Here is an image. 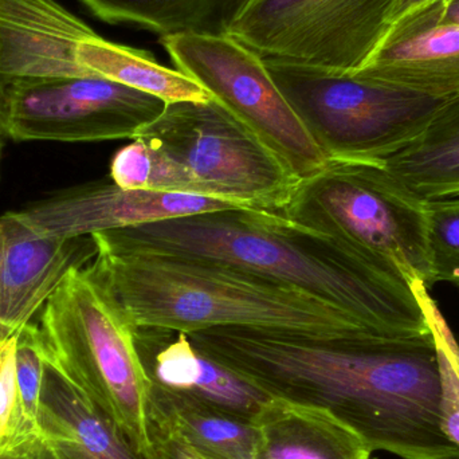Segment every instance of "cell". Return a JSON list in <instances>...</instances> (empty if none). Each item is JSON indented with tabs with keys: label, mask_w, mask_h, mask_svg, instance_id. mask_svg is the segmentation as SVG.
I'll use <instances>...</instances> for the list:
<instances>
[{
	"label": "cell",
	"mask_w": 459,
	"mask_h": 459,
	"mask_svg": "<svg viewBox=\"0 0 459 459\" xmlns=\"http://www.w3.org/2000/svg\"><path fill=\"white\" fill-rule=\"evenodd\" d=\"M202 352L272 399L325 410L368 445L402 459H459L442 414L447 334L334 336L212 328L188 334Z\"/></svg>",
	"instance_id": "6da1fadb"
},
{
	"label": "cell",
	"mask_w": 459,
	"mask_h": 459,
	"mask_svg": "<svg viewBox=\"0 0 459 459\" xmlns=\"http://www.w3.org/2000/svg\"><path fill=\"white\" fill-rule=\"evenodd\" d=\"M96 247L232 267L304 291L372 331L431 332L423 285L269 210L234 207L91 235Z\"/></svg>",
	"instance_id": "7a4b0ae2"
},
{
	"label": "cell",
	"mask_w": 459,
	"mask_h": 459,
	"mask_svg": "<svg viewBox=\"0 0 459 459\" xmlns=\"http://www.w3.org/2000/svg\"><path fill=\"white\" fill-rule=\"evenodd\" d=\"M88 267L134 328L187 334L226 326L313 336L377 332L304 291L222 264L96 247Z\"/></svg>",
	"instance_id": "3957f363"
},
{
	"label": "cell",
	"mask_w": 459,
	"mask_h": 459,
	"mask_svg": "<svg viewBox=\"0 0 459 459\" xmlns=\"http://www.w3.org/2000/svg\"><path fill=\"white\" fill-rule=\"evenodd\" d=\"M46 348L67 377L142 452H152L150 380L129 323L88 266L70 270L40 316Z\"/></svg>",
	"instance_id": "277c9868"
},
{
	"label": "cell",
	"mask_w": 459,
	"mask_h": 459,
	"mask_svg": "<svg viewBox=\"0 0 459 459\" xmlns=\"http://www.w3.org/2000/svg\"><path fill=\"white\" fill-rule=\"evenodd\" d=\"M426 204L382 163H329L299 180L277 212L428 289Z\"/></svg>",
	"instance_id": "5b68a950"
},
{
	"label": "cell",
	"mask_w": 459,
	"mask_h": 459,
	"mask_svg": "<svg viewBox=\"0 0 459 459\" xmlns=\"http://www.w3.org/2000/svg\"><path fill=\"white\" fill-rule=\"evenodd\" d=\"M264 66L329 163H383L420 136L446 101L355 74Z\"/></svg>",
	"instance_id": "8992f818"
},
{
	"label": "cell",
	"mask_w": 459,
	"mask_h": 459,
	"mask_svg": "<svg viewBox=\"0 0 459 459\" xmlns=\"http://www.w3.org/2000/svg\"><path fill=\"white\" fill-rule=\"evenodd\" d=\"M136 139L187 169L206 198L277 212L299 182L214 99L169 102Z\"/></svg>",
	"instance_id": "52a82bcc"
},
{
	"label": "cell",
	"mask_w": 459,
	"mask_h": 459,
	"mask_svg": "<svg viewBox=\"0 0 459 459\" xmlns=\"http://www.w3.org/2000/svg\"><path fill=\"white\" fill-rule=\"evenodd\" d=\"M394 0H250L230 37L264 62L352 74L390 29Z\"/></svg>",
	"instance_id": "ba28073f"
},
{
	"label": "cell",
	"mask_w": 459,
	"mask_h": 459,
	"mask_svg": "<svg viewBox=\"0 0 459 459\" xmlns=\"http://www.w3.org/2000/svg\"><path fill=\"white\" fill-rule=\"evenodd\" d=\"M152 94L97 75L0 80V136L13 142L136 139L166 109Z\"/></svg>",
	"instance_id": "9c48e42d"
},
{
	"label": "cell",
	"mask_w": 459,
	"mask_h": 459,
	"mask_svg": "<svg viewBox=\"0 0 459 459\" xmlns=\"http://www.w3.org/2000/svg\"><path fill=\"white\" fill-rule=\"evenodd\" d=\"M160 40L178 70L206 89L297 179H307L328 166V159L253 51L230 35H172Z\"/></svg>",
	"instance_id": "30bf717a"
},
{
	"label": "cell",
	"mask_w": 459,
	"mask_h": 459,
	"mask_svg": "<svg viewBox=\"0 0 459 459\" xmlns=\"http://www.w3.org/2000/svg\"><path fill=\"white\" fill-rule=\"evenodd\" d=\"M234 207L242 206L206 196L126 190L110 179L61 191L19 214L42 237L69 239Z\"/></svg>",
	"instance_id": "8fae6325"
},
{
	"label": "cell",
	"mask_w": 459,
	"mask_h": 459,
	"mask_svg": "<svg viewBox=\"0 0 459 459\" xmlns=\"http://www.w3.org/2000/svg\"><path fill=\"white\" fill-rule=\"evenodd\" d=\"M96 256L91 237L48 238L19 212L0 217V344L18 334L45 307L70 270Z\"/></svg>",
	"instance_id": "7c38bea8"
},
{
	"label": "cell",
	"mask_w": 459,
	"mask_h": 459,
	"mask_svg": "<svg viewBox=\"0 0 459 459\" xmlns=\"http://www.w3.org/2000/svg\"><path fill=\"white\" fill-rule=\"evenodd\" d=\"M442 8L444 0H433L396 19L352 74L436 99L458 96L459 26L442 21Z\"/></svg>",
	"instance_id": "4fadbf2b"
},
{
	"label": "cell",
	"mask_w": 459,
	"mask_h": 459,
	"mask_svg": "<svg viewBox=\"0 0 459 459\" xmlns=\"http://www.w3.org/2000/svg\"><path fill=\"white\" fill-rule=\"evenodd\" d=\"M134 342L151 387L254 420L269 396L202 352L187 333L144 326Z\"/></svg>",
	"instance_id": "5bb4252c"
},
{
	"label": "cell",
	"mask_w": 459,
	"mask_h": 459,
	"mask_svg": "<svg viewBox=\"0 0 459 459\" xmlns=\"http://www.w3.org/2000/svg\"><path fill=\"white\" fill-rule=\"evenodd\" d=\"M38 426L62 459H160L137 449L78 388L46 348Z\"/></svg>",
	"instance_id": "9a60e30c"
},
{
	"label": "cell",
	"mask_w": 459,
	"mask_h": 459,
	"mask_svg": "<svg viewBox=\"0 0 459 459\" xmlns=\"http://www.w3.org/2000/svg\"><path fill=\"white\" fill-rule=\"evenodd\" d=\"M254 459H369L358 433L325 410L270 398L254 418Z\"/></svg>",
	"instance_id": "2e32d148"
},
{
	"label": "cell",
	"mask_w": 459,
	"mask_h": 459,
	"mask_svg": "<svg viewBox=\"0 0 459 459\" xmlns=\"http://www.w3.org/2000/svg\"><path fill=\"white\" fill-rule=\"evenodd\" d=\"M148 422L177 439L195 459H254V420L151 387Z\"/></svg>",
	"instance_id": "e0dca14e"
},
{
	"label": "cell",
	"mask_w": 459,
	"mask_h": 459,
	"mask_svg": "<svg viewBox=\"0 0 459 459\" xmlns=\"http://www.w3.org/2000/svg\"><path fill=\"white\" fill-rule=\"evenodd\" d=\"M382 164L422 201L459 196V94L442 102L420 136Z\"/></svg>",
	"instance_id": "ac0fdd59"
},
{
	"label": "cell",
	"mask_w": 459,
	"mask_h": 459,
	"mask_svg": "<svg viewBox=\"0 0 459 459\" xmlns=\"http://www.w3.org/2000/svg\"><path fill=\"white\" fill-rule=\"evenodd\" d=\"M109 23H129L172 35L226 37L250 0H82Z\"/></svg>",
	"instance_id": "d6986e66"
},
{
	"label": "cell",
	"mask_w": 459,
	"mask_h": 459,
	"mask_svg": "<svg viewBox=\"0 0 459 459\" xmlns=\"http://www.w3.org/2000/svg\"><path fill=\"white\" fill-rule=\"evenodd\" d=\"M75 59L78 66L89 75L107 78L152 94L167 104L212 99L206 89L185 73L159 64L150 51L110 42L97 32L78 43Z\"/></svg>",
	"instance_id": "ffe728a7"
},
{
	"label": "cell",
	"mask_w": 459,
	"mask_h": 459,
	"mask_svg": "<svg viewBox=\"0 0 459 459\" xmlns=\"http://www.w3.org/2000/svg\"><path fill=\"white\" fill-rule=\"evenodd\" d=\"M109 177L126 190L204 196L201 186L187 169L140 139L115 153Z\"/></svg>",
	"instance_id": "44dd1931"
},
{
	"label": "cell",
	"mask_w": 459,
	"mask_h": 459,
	"mask_svg": "<svg viewBox=\"0 0 459 459\" xmlns=\"http://www.w3.org/2000/svg\"><path fill=\"white\" fill-rule=\"evenodd\" d=\"M426 215L431 286H459V196L429 201Z\"/></svg>",
	"instance_id": "7402d4cb"
},
{
	"label": "cell",
	"mask_w": 459,
	"mask_h": 459,
	"mask_svg": "<svg viewBox=\"0 0 459 459\" xmlns=\"http://www.w3.org/2000/svg\"><path fill=\"white\" fill-rule=\"evenodd\" d=\"M15 348L16 334L0 344V457L42 436L24 411L16 379Z\"/></svg>",
	"instance_id": "603a6c76"
},
{
	"label": "cell",
	"mask_w": 459,
	"mask_h": 459,
	"mask_svg": "<svg viewBox=\"0 0 459 459\" xmlns=\"http://www.w3.org/2000/svg\"><path fill=\"white\" fill-rule=\"evenodd\" d=\"M46 360V344L42 331L29 323L16 334L15 366L16 379L24 411L32 425L38 426L40 385Z\"/></svg>",
	"instance_id": "cb8c5ba5"
},
{
	"label": "cell",
	"mask_w": 459,
	"mask_h": 459,
	"mask_svg": "<svg viewBox=\"0 0 459 459\" xmlns=\"http://www.w3.org/2000/svg\"><path fill=\"white\" fill-rule=\"evenodd\" d=\"M442 414L447 437L459 447V351L447 337L444 351Z\"/></svg>",
	"instance_id": "d4e9b609"
},
{
	"label": "cell",
	"mask_w": 459,
	"mask_h": 459,
	"mask_svg": "<svg viewBox=\"0 0 459 459\" xmlns=\"http://www.w3.org/2000/svg\"><path fill=\"white\" fill-rule=\"evenodd\" d=\"M0 459H62L50 442L40 436L3 455Z\"/></svg>",
	"instance_id": "484cf974"
},
{
	"label": "cell",
	"mask_w": 459,
	"mask_h": 459,
	"mask_svg": "<svg viewBox=\"0 0 459 459\" xmlns=\"http://www.w3.org/2000/svg\"><path fill=\"white\" fill-rule=\"evenodd\" d=\"M151 442L160 459H194L193 455L169 434L150 428Z\"/></svg>",
	"instance_id": "4316f807"
},
{
	"label": "cell",
	"mask_w": 459,
	"mask_h": 459,
	"mask_svg": "<svg viewBox=\"0 0 459 459\" xmlns=\"http://www.w3.org/2000/svg\"><path fill=\"white\" fill-rule=\"evenodd\" d=\"M433 2V0H394L393 11H391L390 23L401 18L404 13H409L412 8L423 4V3ZM446 2V0H444Z\"/></svg>",
	"instance_id": "83f0119b"
},
{
	"label": "cell",
	"mask_w": 459,
	"mask_h": 459,
	"mask_svg": "<svg viewBox=\"0 0 459 459\" xmlns=\"http://www.w3.org/2000/svg\"><path fill=\"white\" fill-rule=\"evenodd\" d=\"M442 21L459 26V0H446L442 8Z\"/></svg>",
	"instance_id": "f1b7e54d"
},
{
	"label": "cell",
	"mask_w": 459,
	"mask_h": 459,
	"mask_svg": "<svg viewBox=\"0 0 459 459\" xmlns=\"http://www.w3.org/2000/svg\"><path fill=\"white\" fill-rule=\"evenodd\" d=\"M0 158H2V139H0Z\"/></svg>",
	"instance_id": "f546056e"
},
{
	"label": "cell",
	"mask_w": 459,
	"mask_h": 459,
	"mask_svg": "<svg viewBox=\"0 0 459 459\" xmlns=\"http://www.w3.org/2000/svg\"><path fill=\"white\" fill-rule=\"evenodd\" d=\"M194 459H195V458H194Z\"/></svg>",
	"instance_id": "4dcf8cb0"
}]
</instances>
